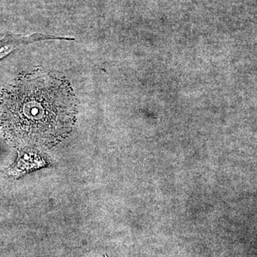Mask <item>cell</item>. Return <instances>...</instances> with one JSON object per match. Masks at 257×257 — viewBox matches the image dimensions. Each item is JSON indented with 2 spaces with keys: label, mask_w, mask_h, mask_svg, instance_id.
Segmentation results:
<instances>
[{
  "label": "cell",
  "mask_w": 257,
  "mask_h": 257,
  "mask_svg": "<svg viewBox=\"0 0 257 257\" xmlns=\"http://www.w3.org/2000/svg\"><path fill=\"white\" fill-rule=\"evenodd\" d=\"M77 101L67 79L37 70L22 74L0 93V127L20 148H45L69 136Z\"/></svg>",
  "instance_id": "6da1fadb"
}]
</instances>
